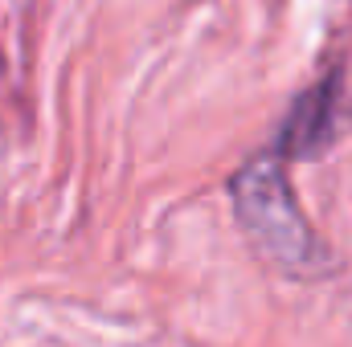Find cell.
I'll list each match as a JSON object with an SVG mask.
<instances>
[{"mask_svg":"<svg viewBox=\"0 0 352 347\" xmlns=\"http://www.w3.org/2000/svg\"><path fill=\"white\" fill-rule=\"evenodd\" d=\"M340 110H344V74H328L291 106L278 131V156L295 160L320 156L340 131Z\"/></svg>","mask_w":352,"mask_h":347,"instance_id":"7a4b0ae2","label":"cell"},{"mask_svg":"<svg viewBox=\"0 0 352 347\" xmlns=\"http://www.w3.org/2000/svg\"><path fill=\"white\" fill-rule=\"evenodd\" d=\"M230 196H234L238 225L246 229V237L270 265H278L291 278H320L332 270L328 246L307 225V217L287 184V172L274 156L250 160L230 180Z\"/></svg>","mask_w":352,"mask_h":347,"instance_id":"6da1fadb","label":"cell"}]
</instances>
